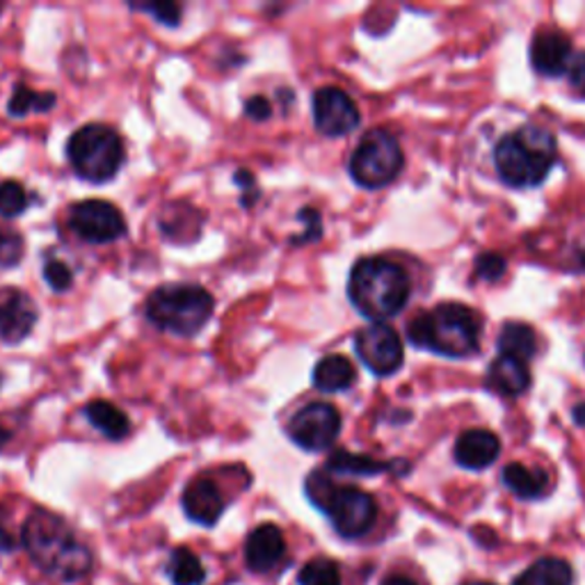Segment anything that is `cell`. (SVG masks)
<instances>
[{"instance_id":"603a6c76","label":"cell","mask_w":585,"mask_h":585,"mask_svg":"<svg viewBox=\"0 0 585 585\" xmlns=\"http://www.w3.org/2000/svg\"><path fill=\"white\" fill-rule=\"evenodd\" d=\"M499 350L501 354H507V358L526 362L538 350L536 332L524 323H507L499 335Z\"/></svg>"},{"instance_id":"d6986e66","label":"cell","mask_w":585,"mask_h":585,"mask_svg":"<svg viewBox=\"0 0 585 585\" xmlns=\"http://www.w3.org/2000/svg\"><path fill=\"white\" fill-rule=\"evenodd\" d=\"M314 387L325 391V394H337L346 391L354 385L358 379V371H354L352 362L346 358V354H327L323 358L316 368H314Z\"/></svg>"},{"instance_id":"f35d334b","label":"cell","mask_w":585,"mask_h":585,"mask_svg":"<svg viewBox=\"0 0 585 585\" xmlns=\"http://www.w3.org/2000/svg\"><path fill=\"white\" fill-rule=\"evenodd\" d=\"M574 421L578 425H585V402H581V405L574 407Z\"/></svg>"},{"instance_id":"1f68e13d","label":"cell","mask_w":585,"mask_h":585,"mask_svg":"<svg viewBox=\"0 0 585 585\" xmlns=\"http://www.w3.org/2000/svg\"><path fill=\"white\" fill-rule=\"evenodd\" d=\"M131 10L147 12V14L154 16L159 23L169 25V28H176L184 16V8L176 5V3H140V5H131Z\"/></svg>"},{"instance_id":"9a60e30c","label":"cell","mask_w":585,"mask_h":585,"mask_svg":"<svg viewBox=\"0 0 585 585\" xmlns=\"http://www.w3.org/2000/svg\"><path fill=\"white\" fill-rule=\"evenodd\" d=\"M499 453H501L499 437L494 435V432L482 430V428L463 432V435L457 437L455 451H453L455 463L471 471H480L494 465Z\"/></svg>"},{"instance_id":"4dcf8cb0","label":"cell","mask_w":585,"mask_h":585,"mask_svg":"<svg viewBox=\"0 0 585 585\" xmlns=\"http://www.w3.org/2000/svg\"><path fill=\"white\" fill-rule=\"evenodd\" d=\"M44 282L56 293H65L73 286V272L65 261L50 259L44 264Z\"/></svg>"},{"instance_id":"8d00e7d4","label":"cell","mask_w":585,"mask_h":585,"mask_svg":"<svg viewBox=\"0 0 585 585\" xmlns=\"http://www.w3.org/2000/svg\"><path fill=\"white\" fill-rule=\"evenodd\" d=\"M383 585H419V583L410 576H405V574H391L383 581Z\"/></svg>"},{"instance_id":"836d02e7","label":"cell","mask_w":585,"mask_h":585,"mask_svg":"<svg viewBox=\"0 0 585 585\" xmlns=\"http://www.w3.org/2000/svg\"><path fill=\"white\" fill-rule=\"evenodd\" d=\"M476 272L480 279H485V282H496L505 272V261L499 254H482L476 261Z\"/></svg>"},{"instance_id":"60d3db41","label":"cell","mask_w":585,"mask_h":585,"mask_svg":"<svg viewBox=\"0 0 585 585\" xmlns=\"http://www.w3.org/2000/svg\"><path fill=\"white\" fill-rule=\"evenodd\" d=\"M576 259H578V264H581V268L585 270V241L578 245V251H576Z\"/></svg>"},{"instance_id":"9c48e42d","label":"cell","mask_w":585,"mask_h":585,"mask_svg":"<svg viewBox=\"0 0 585 585\" xmlns=\"http://www.w3.org/2000/svg\"><path fill=\"white\" fill-rule=\"evenodd\" d=\"M69 229L85 243L106 245L126 236V220L115 203L106 199H85L71 207Z\"/></svg>"},{"instance_id":"30bf717a","label":"cell","mask_w":585,"mask_h":585,"mask_svg":"<svg viewBox=\"0 0 585 585\" xmlns=\"http://www.w3.org/2000/svg\"><path fill=\"white\" fill-rule=\"evenodd\" d=\"M286 432L295 446L309 453H320L339 440L341 414L329 402H309L291 419Z\"/></svg>"},{"instance_id":"d6a6232c","label":"cell","mask_w":585,"mask_h":585,"mask_svg":"<svg viewBox=\"0 0 585 585\" xmlns=\"http://www.w3.org/2000/svg\"><path fill=\"white\" fill-rule=\"evenodd\" d=\"M234 184L243 190V195H241V203H243V207H245V209H251L254 203H257V199L261 197V190H259V186H257V179H254V174L247 172V169H238V172L234 174Z\"/></svg>"},{"instance_id":"7c38bea8","label":"cell","mask_w":585,"mask_h":585,"mask_svg":"<svg viewBox=\"0 0 585 585\" xmlns=\"http://www.w3.org/2000/svg\"><path fill=\"white\" fill-rule=\"evenodd\" d=\"M362 121L360 108L339 87H320L314 94V124L327 138H341L352 133Z\"/></svg>"},{"instance_id":"e0dca14e","label":"cell","mask_w":585,"mask_h":585,"mask_svg":"<svg viewBox=\"0 0 585 585\" xmlns=\"http://www.w3.org/2000/svg\"><path fill=\"white\" fill-rule=\"evenodd\" d=\"M182 505L188 519L201 526H215L224 513V499L209 478L192 480L182 496Z\"/></svg>"},{"instance_id":"8992f818","label":"cell","mask_w":585,"mask_h":585,"mask_svg":"<svg viewBox=\"0 0 585 585\" xmlns=\"http://www.w3.org/2000/svg\"><path fill=\"white\" fill-rule=\"evenodd\" d=\"M309 501L332 522L341 538L358 540L373 528L377 517L375 499L358 488H339L327 473L314 471L304 482Z\"/></svg>"},{"instance_id":"d590c367","label":"cell","mask_w":585,"mask_h":585,"mask_svg":"<svg viewBox=\"0 0 585 585\" xmlns=\"http://www.w3.org/2000/svg\"><path fill=\"white\" fill-rule=\"evenodd\" d=\"M570 81L578 92L585 94V54H581L578 58L572 60V65H570Z\"/></svg>"},{"instance_id":"5b68a950","label":"cell","mask_w":585,"mask_h":585,"mask_svg":"<svg viewBox=\"0 0 585 585\" xmlns=\"http://www.w3.org/2000/svg\"><path fill=\"white\" fill-rule=\"evenodd\" d=\"M215 297L199 284H163L147 297L151 325L176 337H195L211 320Z\"/></svg>"},{"instance_id":"3957f363","label":"cell","mask_w":585,"mask_h":585,"mask_svg":"<svg viewBox=\"0 0 585 585\" xmlns=\"http://www.w3.org/2000/svg\"><path fill=\"white\" fill-rule=\"evenodd\" d=\"M494 163L507 186H540L555 163V138L540 126H524L517 133L501 138Z\"/></svg>"},{"instance_id":"4fadbf2b","label":"cell","mask_w":585,"mask_h":585,"mask_svg":"<svg viewBox=\"0 0 585 585\" xmlns=\"http://www.w3.org/2000/svg\"><path fill=\"white\" fill-rule=\"evenodd\" d=\"M39 320L35 300L21 289L0 291V341L16 346L28 339Z\"/></svg>"},{"instance_id":"277c9868","label":"cell","mask_w":585,"mask_h":585,"mask_svg":"<svg viewBox=\"0 0 585 585\" xmlns=\"http://www.w3.org/2000/svg\"><path fill=\"white\" fill-rule=\"evenodd\" d=\"M407 339L417 348L440 352L444 358H469L478 350L480 327L476 316L463 304H440L407 325Z\"/></svg>"},{"instance_id":"44dd1931","label":"cell","mask_w":585,"mask_h":585,"mask_svg":"<svg viewBox=\"0 0 585 585\" xmlns=\"http://www.w3.org/2000/svg\"><path fill=\"white\" fill-rule=\"evenodd\" d=\"M503 482L519 499H540L549 488V478L540 469H530L522 463H513L503 469Z\"/></svg>"},{"instance_id":"ac0fdd59","label":"cell","mask_w":585,"mask_h":585,"mask_svg":"<svg viewBox=\"0 0 585 585\" xmlns=\"http://www.w3.org/2000/svg\"><path fill=\"white\" fill-rule=\"evenodd\" d=\"M488 383L494 391H499L501 396H522L528 385H530V373L526 362L515 360V358H507V354H501L488 371Z\"/></svg>"},{"instance_id":"484cf974","label":"cell","mask_w":585,"mask_h":585,"mask_svg":"<svg viewBox=\"0 0 585 585\" xmlns=\"http://www.w3.org/2000/svg\"><path fill=\"white\" fill-rule=\"evenodd\" d=\"M167 574L174 585H201L203 578H207V572H203V565L199 558L190 549H176L169 555V565Z\"/></svg>"},{"instance_id":"6da1fadb","label":"cell","mask_w":585,"mask_h":585,"mask_svg":"<svg viewBox=\"0 0 585 585\" xmlns=\"http://www.w3.org/2000/svg\"><path fill=\"white\" fill-rule=\"evenodd\" d=\"M21 540L33 561L50 576L75 581L92 570L90 549L79 542L67 522L54 513H33L23 524Z\"/></svg>"},{"instance_id":"cb8c5ba5","label":"cell","mask_w":585,"mask_h":585,"mask_svg":"<svg viewBox=\"0 0 585 585\" xmlns=\"http://www.w3.org/2000/svg\"><path fill=\"white\" fill-rule=\"evenodd\" d=\"M391 469V465L379 463L371 455H358L350 451H335L327 460V471L343 473V476H375Z\"/></svg>"},{"instance_id":"83f0119b","label":"cell","mask_w":585,"mask_h":585,"mask_svg":"<svg viewBox=\"0 0 585 585\" xmlns=\"http://www.w3.org/2000/svg\"><path fill=\"white\" fill-rule=\"evenodd\" d=\"M25 209H28V192L21 184L14 179L0 184V215L14 220L25 213Z\"/></svg>"},{"instance_id":"ba28073f","label":"cell","mask_w":585,"mask_h":585,"mask_svg":"<svg viewBox=\"0 0 585 585\" xmlns=\"http://www.w3.org/2000/svg\"><path fill=\"white\" fill-rule=\"evenodd\" d=\"M348 169L358 186L368 190L385 188L402 169V149L389 131L373 129L352 151Z\"/></svg>"},{"instance_id":"52a82bcc","label":"cell","mask_w":585,"mask_h":585,"mask_svg":"<svg viewBox=\"0 0 585 585\" xmlns=\"http://www.w3.org/2000/svg\"><path fill=\"white\" fill-rule=\"evenodd\" d=\"M67 159L79 179L87 184H108L126 163L121 136L106 124H87L67 142Z\"/></svg>"},{"instance_id":"74e56055","label":"cell","mask_w":585,"mask_h":585,"mask_svg":"<svg viewBox=\"0 0 585 585\" xmlns=\"http://www.w3.org/2000/svg\"><path fill=\"white\" fill-rule=\"evenodd\" d=\"M14 549V538L10 536V530L0 526V551H12Z\"/></svg>"},{"instance_id":"7a4b0ae2","label":"cell","mask_w":585,"mask_h":585,"mask_svg":"<svg viewBox=\"0 0 585 585\" xmlns=\"http://www.w3.org/2000/svg\"><path fill=\"white\" fill-rule=\"evenodd\" d=\"M348 297L364 318L387 320L410 300V277L389 259H362L352 266Z\"/></svg>"},{"instance_id":"f546056e","label":"cell","mask_w":585,"mask_h":585,"mask_svg":"<svg viewBox=\"0 0 585 585\" xmlns=\"http://www.w3.org/2000/svg\"><path fill=\"white\" fill-rule=\"evenodd\" d=\"M300 222H304V232L291 236V245H309L323 238V218L316 209L307 207L297 213Z\"/></svg>"},{"instance_id":"5bb4252c","label":"cell","mask_w":585,"mask_h":585,"mask_svg":"<svg viewBox=\"0 0 585 585\" xmlns=\"http://www.w3.org/2000/svg\"><path fill=\"white\" fill-rule=\"evenodd\" d=\"M286 553L284 533L274 524H261L245 540V563L251 572H270Z\"/></svg>"},{"instance_id":"7402d4cb","label":"cell","mask_w":585,"mask_h":585,"mask_svg":"<svg viewBox=\"0 0 585 585\" xmlns=\"http://www.w3.org/2000/svg\"><path fill=\"white\" fill-rule=\"evenodd\" d=\"M572 568L563 558H540L513 585H572Z\"/></svg>"},{"instance_id":"4316f807","label":"cell","mask_w":585,"mask_h":585,"mask_svg":"<svg viewBox=\"0 0 585 585\" xmlns=\"http://www.w3.org/2000/svg\"><path fill=\"white\" fill-rule=\"evenodd\" d=\"M300 585H341L339 565L329 558H314L300 572Z\"/></svg>"},{"instance_id":"d4e9b609","label":"cell","mask_w":585,"mask_h":585,"mask_svg":"<svg viewBox=\"0 0 585 585\" xmlns=\"http://www.w3.org/2000/svg\"><path fill=\"white\" fill-rule=\"evenodd\" d=\"M56 104L58 96L54 92H37L28 85L16 83L8 104V113L12 117H25L28 113H48Z\"/></svg>"},{"instance_id":"e575fe53","label":"cell","mask_w":585,"mask_h":585,"mask_svg":"<svg viewBox=\"0 0 585 585\" xmlns=\"http://www.w3.org/2000/svg\"><path fill=\"white\" fill-rule=\"evenodd\" d=\"M270 115H272V108L266 96H251L245 101V117H249L251 121H266L270 119Z\"/></svg>"},{"instance_id":"ffe728a7","label":"cell","mask_w":585,"mask_h":585,"mask_svg":"<svg viewBox=\"0 0 585 585\" xmlns=\"http://www.w3.org/2000/svg\"><path fill=\"white\" fill-rule=\"evenodd\" d=\"M85 417H87V421H90L92 428H96L101 432V435L113 440V442H119L124 437H129V432H131L129 417H126L119 410V407H115L108 400H92L85 407Z\"/></svg>"},{"instance_id":"f1b7e54d","label":"cell","mask_w":585,"mask_h":585,"mask_svg":"<svg viewBox=\"0 0 585 585\" xmlns=\"http://www.w3.org/2000/svg\"><path fill=\"white\" fill-rule=\"evenodd\" d=\"M23 238L10 229H0V268H14L23 259Z\"/></svg>"},{"instance_id":"b9f144b4","label":"cell","mask_w":585,"mask_h":585,"mask_svg":"<svg viewBox=\"0 0 585 585\" xmlns=\"http://www.w3.org/2000/svg\"><path fill=\"white\" fill-rule=\"evenodd\" d=\"M465 585H494V583H488V581H471V583H465Z\"/></svg>"},{"instance_id":"2e32d148","label":"cell","mask_w":585,"mask_h":585,"mask_svg":"<svg viewBox=\"0 0 585 585\" xmlns=\"http://www.w3.org/2000/svg\"><path fill=\"white\" fill-rule=\"evenodd\" d=\"M530 62L533 69L542 75H561L570 71L572 65V42L563 33L547 31L540 33L536 39H533L530 46Z\"/></svg>"},{"instance_id":"8fae6325","label":"cell","mask_w":585,"mask_h":585,"mask_svg":"<svg viewBox=\"0 0 585 585\" xmlns=\"http://www.w3.org/2000/svg\"><path fill=\"white\" fill-rule=\"evenodd\" d=\"M354 352H358L362 364L379 377L394 375L405 360L402 341L396 335V329L383 323L360 329L358 337H354Z\"/></svg>"},{"instance_id":"ab89813d","label":"cell","mask_w":585,"mask_h":585,"mask_svg":"<svg viewBox=\"0 0 585 585\" xmlns=\"http://www.w3.org/2000/svg\"><path fill=\"white\" fill-rule=\"evenodd\" d=\"M10 437H12V432L3 423H0V451L5 448V444L10 442Z\"/></svg>"}]
</instances>
